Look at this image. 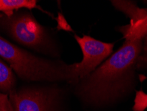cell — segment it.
I'll return each instance as SVG.
<instances>
[{"label": "cell", "mask_w": 147, "mask_h": 111, "mask_svg": "<svg viewBox=\"0 0 147 111\" xmlns=\"http://www.w3.org/2000/svg\"><path fill=\"white\" fill-rule=\"evenodd\" d=\"M143 68H147V36L142 39V51L137 63V69Z\"/></svg>", "instance_id": "cell-9"}, {"label": "cell", "mask_w": 147, "mask_h": 111, "mask_svg": "<svg viewBox=\"0 0 147 111\" xmlns=\"http://www.w3.org/2000/svg\"><path fill=\"white\" fill-rule=\"evenodd\" d=\"M11 111H14V110H13V106H12L11 108Z\"/></svg>", "instance_id": "cell-11"}, {"label": "cell", "mask_w": 147, "mask_h": 111, "mask_svg": "<svg viewBox=\"0 0 147 111\" xmlns=\"http://www.w3.org/2000/svg\"><path fill=\"white\" fill-rule=\"evenodd\" d=\"M142 40H125L121 47L96 70L74 84L83 103L97 108L112 106L130 95L136 86V69Z\"/></svg>", "instance_id": "cell-1"}, {"label": "cell", "mask_w": 147, "mask_h": 111, "mask_svg": "<svg viewBox=\"0 0 147 111\" xmlns=\"http://www.w3.org/2000/svg\"><path fill=\"white\" fill-rule=\"evenodd\" d=\"M0 57L27 81L73 82L72 65L34 55L0 36Z\"/></svg>", "instance_id": "cell-2"}, {"label": "cell", "mask_w": 147, "mask_h": 111, "mask_svg": "<svg viewBox=\"0 0 147 111\" xmlns=\"http://www.w3.org/2000/svg\"><path fill=\"white\" fill-rule=\"evenodd\" d=\"M11 107L12 104L7 95L0 93V111H11Z\"/></svg>", "instance_id": "cell-10"}, {"label": "cell", "mask_w": 147, "mask_h": 111, "mask_svg": "<svg viewBox=\"0 0 147 111\" xmlns=\"http://www.w3.org/2000/svg\"><path fill=\"white\" fill-rule=\"evenodd\" d=\"M9 95L14 111H56L60 91L53 86L29 88Z\"/></svg>", "instance_id": "cell-5"}, {"label": "cell", "mask_w": 147, "mask_h": 111, "mask_svg": "<svg viewBox=\"0 0 147 111\" xmlns=\"http://www.w3.org/2000/svg\"><path fill=\"white\" fill-rule=\"evenodd\" d=\"M16 77L13 69L9 65L0 59V90L4 93L14 91Z\"/></svg>", "instance_id": "cell-7"}, {"label": "cell", "mask_w": 147, "mask_h": 111, "mask_svg": "<svg viewBox=\"0 0 147 111\" xmlns=\"http://www.w3.org/2000/svg\"><path fill=\"white\" fill-rule=\"evenodd\" d=\"M36 7L34 0H0V12L5 13L7 17L12 16L15 10L21 8L32 10Z\"/></svg>", "instance_id": "cell-8"}, {"label": "cell", "mask_w": 147, "mask_h": 111, "mask_svg": "<svg viewBox=\"0 0 147 111\" xmlns=\"http://www.w3.org/2000/svg\"><path fill=\"white\" fill-rule=\"evenodd\" d=\"M125 40H142L147 36V14L135 23L119 28Z\"/></svg>", "instance_id": "cell-6"}, {"label": "cell", "mask_w": 147, "mask_h": 111, "mask_svg": "<svg viewBox=\"0 0 147 111\" xmlns=\"http://www.w3.org/2000/svg\"><path fill=\"white\" fill-rule=\"evenodd\" d=\"M83 55L80 62L72 65L73 82L74 84L80 79L86 77L98 68L113 53L114 43H105L88 35L79 37L75 35Z\"/></svg>", "instance_id": "cell-4"}, {"label": "cell", "mask_w": 147, "mask_h": 111, "mask_svg": "<svg viewBox=\"0 0 147 111\" xmlns=\"http://www.w3.org/2000/svg\"><path fill=\"white\" fill-rule=\"evenodd\" d=\"M7 25L11 35L17 42L37 51H48L52 46L46 29L32 14L19 13L8 17Z\"/></svg>", "instance_id": "cell-3"}]
</instances>
